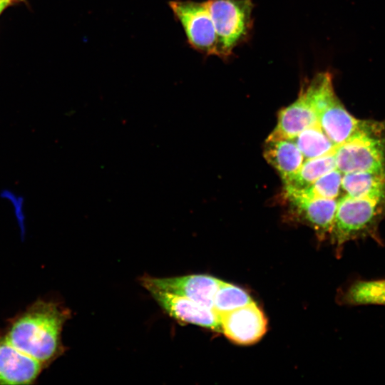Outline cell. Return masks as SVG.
Masks as SVG:
<instances>
[{
	"label": "cell",
	"mask_w": 385,
	"mask_h": 385,
	"mask_svg": "<svg viewBox=\"0 0 385 385\" xmlns=\"http://www.w3.org/2000/svg\"><path fill=\"white\" fill-rule=\"evenodd\" d=\"M70 311L52 301L38 299L13 318L6 339L45 368L64 351L61 333Z\"/></svg>",
	"instance_id": "cell-1"
},
{
	"label": "cell",
	"mask_w": 385,
	"mask_h": 385,
	"mask_svg": "<svg viewBox=\"0 0 385 385\" xmlns=\"http://www.w3.org/2000/svg\"><path fill=\"white\" fill-rule=\"evenodd\" d=\"M385 215V200L353 197L348 195L337 202L330 232L332 242L339 250L346 242L371 237L381 244L378 227Z\"/></svg>",
	"instance_id": "cell-2"
},
{
	"label": "cell",
	"mask_w": 385,
	"mask_h": 385,
	"mask_svg": "<svg viewBox=\"0 0 385 385\" xmlns=\"http://www.w3.org/2000/svg\"><path fill=\"white\" fill-rule=\"evenodd\" d=\"M385 126L374 121L368 128L358 132L335 147L337 168L342 173L356 171L385 173Z\"/></svg>",
	"instance_id": "cell-3"
},
{
	"label": "cell",
	"mask_w": 385,
	"mask_h": 385,
	"mask_svg": "<svg viewBox=\"0 0 385 385\" xmlns=\"http://www.w3.org/2000/svg\"><path fill=\"white\" fill-rule=\"evenodd\" d=\"M205 2L217 34L219 57L227 58L245 41L252 27V0H207Z\"/></svg>",
	"instance_id": "cell-4"
},
{
	"label": "cell",
	"mask_w": 385,
	"mask_h": 385,
	"mask_svg": "<svg viewBox=\"0 0 385 385\" xmlns=\"http://www.w3.org/2000/svg\"><path fill=\"white\" fill-rule=\"evenodd\" d=\"M169 6L189 45L201 53L219 56L217 36L205 2L173 0Z\"/></svg>",
	"instance_id": "cell-5"
},
{
	"label": "cell",
	"mask_w": 385,
	"mask_h": 385,
	"mask_svg": "<svg viewBox=\"0 0 385 385\" xmlns=\"http://www.w3.org/2000/svg\"><path fill=\"white\" fill-rule=\"evenodd\" d=\"M221 280L206 274H190L157 278L144 277L141 282L148 290H160L188 298L213 309L214 299Z\"/></svg>",
	"instance_id": "cell-6"
},
{
	"label": "cell",
	"mask_w": 385,
	"mask_h": 385,
	"mask_svg": "<svg viewBox=\"0 0 385 385\" xmlns=\"http://www.w3.org/2000/svg\"><path fill=\"white\" fill-rule=\"evenodd\" d=\"M158 304L173 318L222 332L221 316L210 309L185 297L152 289L148 291Z\"/></svg>",
	"instance_id": "cell-7"
},
{
	"label": "cell",
	"mask_w": 385,
	"mask_h": 385,
	"mask_svg": "<svg viewBox=\"0 0 385 385\" xmlns=\"http://www.w3.org/2000/svg\"><path fill=\"white\" fill-rule=\"evenodd\" d=\"M220 316L222 332L237 344L256 343L267 331L266 317L255 302Z\"/></svg>",
	"instance_id": "cell-8"
},
{
	"label": "cell",
	"mask_w": 385,
	"mask_h": 385,
	"mask_svg": "<svg viewBox=\"0 0 385 385\" xmlns=\"http://www.w3.org/2000/svg\"><path fill=\"white\" fill-rule=\"evenodd\" d=\"M45 367L0 334V384H31Z\"/></svg>",
	"instance_id": "cell-9"
},
{
	"label": "cell",
	"mask_w": 385,
	"mask_h": 385,
	"mask_svg": "<svg viewBox=\"0 0 385 385\" xmlns=\"http://www.w3.org/2000/svg\"><path fill=\"white\" fill-rule=\"evenodd\" d=\"M317 121L337 146L359 131L370 127L373 120H361L351 115L334 93L317 113Z\"/></svg>",
	"instance_id": "cell-10"
},
{
	"label": "cell",
	"mask_w": 385,
	"mask_h": 385,
	"mask_svg": "<svg viewBox=\"0 0 385 385\" xmlns=\"http://www.w3.org/2000/svg\"><path fill=\"white\" fill-rule=\"evenodd\" d=\"M316 122L317 113L301 88L297 99L279 111L277 125L267 140H292Z\"/></svg>",
	"instance_id": "cell-11"
},
{
	"label": "cell",
	"mask_w": 385,
	"mask_h": 385,
	"mask_svg": "<svg viewBox=\"0 0 385 385\" xmlns=\"http://www.w3.org/2000/svg\"><path fill=\"white\" fill-rule=\"evenodd\" d=\"M297 208L299 215L319 235L330 234L338 200L330 198L308 199L297 196H287Z\"/></svg>",
	"instance_id": "cell-12"
},
{
	"label": "cell",
	"mask_w": 385,
	"mask_h": 385,
	"mask_svg": "<svg viewBox=\"0 0 385 385\" xmlns=\"http://www.w3.org/2000/svg\"><path fill=\"white\" fill-rule=\"evenodd\" d=\"M264 156L268 163L279 173L283 182H287L300 169L304 155L292 140H267Z\"/></svg>",
	"instance_id": "cell-13"
},
{
	"label": "cell",
	"mask_w": 385,
	"mask_h": 385,
	"mask_svg": "<svg viewBox=\"0 0 385 385\" xmlns=\"http://www.w3.org/2000/svg\"><path fill=\"white\" fill-rule=\"evenodd\" d=\"M342 188L353 197L385 200V173L356 171L344 173Z\"/></svg>",
	"instance_id": "cell-14"
},
{
	"label": "cell",
	"mask_w": 385,
	"mask_h": 385,
	"mask_svg": "<svg viewBox=\"0 0 385 385\" xmlns=\"http://www.w3.org/2000/svg\"><path fill=\"white\" fill-rule=\"evenodd\" d=\"M337 168L334 153L303 163L298 172L284 183L286 193L302 190L327 173Z\"/></svg>",
	"instance_id": "cell-15"
},
{
	"label": "cell",
	"mask_w": 385,
	"mask_h": 385,
	"mask_svg": "<svg viewBox=\"0 0 385 385\" xmlns=\"http://www.w3.org/2000/svg\"><path fill=\"white\" fill-rule=\"evenodd\" d=\"M307 160L334 153L336 145L316 122L292 139Z\"/></svg>",
	"instance_id": "cell-16"
},
{
	"label": "cell",
	"mask_w": 385,
	"mask_h": 385,
	"mask_svg": "<svg viewBox=\"0 0 385 385\" xmlns=\"http://www.w3.org/2000/svg\"><path fill=\"white\" fill-rule=\"evenodd\" d=\"M341 299L350 305H385V279L356 281L344 292Z\"/></svg>",
	"instance_id": "cell-17"
},
{
	"label": "cell",
	"mask_w": 385,
	"mask_h": 385,
	"mask_svg": "<svg viewBox=\"0 0 385 385\" xmlns=\"http://www.w3.org/2000/svg\"><path fill=\"white\" fill-rule=\"evenodd\" d=\"M342 175L343 174L335 168L321 176L308 188L300 191L286 193V195L308 199H336L342 188Z\"/></svg>",
	"instance_id": "cell-18"
},
{
	"label": "cell",
	"mask_w": 385,
	"mask_h": 385,
	"mask_svg": "<svg viewBox=\"0 0 385 385\" xmlns=\"http://www.w3.org/2000/svg\"><path fill=\"white\" fill-rule=\"evenodd\" d=\"M252 302V298L244 289L221 280L215 296L213 309L222 315Z\"/></svg>",
	"instance_id": "cell-19"
},
{
	"label": "cell",
	"mask_w": 385,
	"mask_h": 385,
	"mask_svg": "<svg viewBox=\"0 0 385 385\" xmlns=\"http://www.w3.org/2000/svg\"><path fill=\"white\" fill-rule=\"evenodd\" d=\"M1 197L9 200L14 207V212L16 218L22 230L24 231V197L22 196H16L14 192L9 190H2Z\"/></svg>",
	"instance_id": "cell-20"
},
{
	"label": "cell",
	"mask_w": 385,
	"mask_h": 385,
	"mask_svg": "<svg viewBox=\"0 0 385 385\" xmlns=\"http://www.w3.org/2000/svg\"><path fill=\"white\" fill-rule=\"evenodd\" d=\"M0 1H1L3 2H5L9 6H11V5H13V4H19V3L24 2L26 0H0Z\"/></svg>",
	"instance_id": "cell-21"
},
{
	"label": "cell",
	"mask_w": 385,
	"mask_h": 385,
	"mask_svg": "<svg viewBox=\"0 0 385 385\" xmlns=\"http://www.w3.org/2000/svg\"><path fill=\"white\" fill-rule=\"evenodd\" d=\"M9 6L7 4L0 1V16L4 12V11Z\"/></svg>",
	"instance_id": "cell-22"
}]
</instances>
